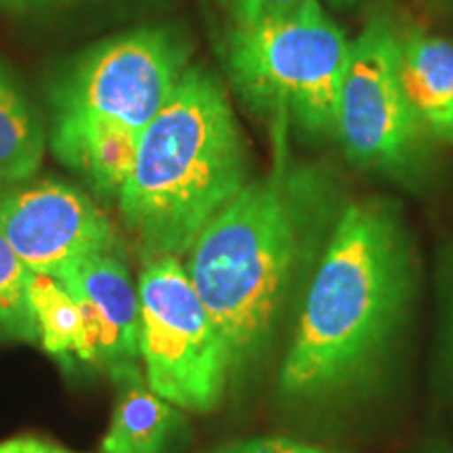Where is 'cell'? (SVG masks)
Here are the masks:
<instances>
[{
  "mask_svg": "<svg viewBox=\"0 0 453 453\" xmlns=\"http://www.w3.org/2000/svg\"><path fill=\"white\" fill-rule=\"evenodd\" d=\"M47 151V130L26 93L0 65V187L30 180Z\"/></svg>",
  "mask_w": 453,
  "mask_h": 453,
  "instance_id": "13",
  "label": "cell"
},
{
  "mask_svg": "<svg viewBox=\"0 0 453 453\" xmlns=\"http://www.w3.org/2000/svg\"><path fill=\"white\" fill-rule=\"evenodd\" d=\"M449 288H451V326H453V263H451V280H449Z\"/></svg>",
  "mask_w": 453,
  "mask_h": 453,
  "instance_id": "23",
  "label": "cell"
},
{
  "mask_svg": "<svg viewBox=\"0 0 453 453\" xmlns=\"http://www.w3.org/2000/svg\"><path fill=\"white\" fill-rule=\"evenodd\" d=\"M0 453H76L38 437H15L0 443Z\"/></svg>",
  "mask_w": 453,
  "mask_h": 453,
  "instance_id": "17",
  "label": "cell"
},
{
  "mask_svg": "<svg viewBox=\"0 0 453 453\" xmlns=\"http://www.w3.org/2000/svg\"><path fill=\"white\" fill-rule=\"evenodd\" d=\"M110 378L116 399L101 453H168L183 428L179 407L150 387L141 364L116 367Z\"/></svg>",
  "mask_w": 453,
  "mask_h": 453,
  "instance_id": "11",
  "label": "cell"
},
{
  "mask_svg": "<svg viewBox=\"0 0 453 453\" xmlns=\"http://www.w3.org/2000/svg\"><path fill=\"white\" fill-rule=\"evenodd\" d=\"M252 156L223 81L191 64L139 141L118 211L141 258H183L248 185Z\"/></svg>",
  "mask_w": 453,
  "mask_h": 453,
  "instance_id": "3",
  "label": "cell"
},
{
  "mask_svg": "<svg viewBox=\"0 0 453 453\" xmlns=\"http://www.w3.org/2000/svg\"><path fill=\"white\" fill-rule=\"evenodd\" d=\"M139 141L141 134L107 120H57L49 133L57 160L95 196L116 202L134 168Z\"/></svg>",
  "mask_w": 453,
  "mask_h": 453,
  "instance_id": "10",
  "label": "cell"
},
{
  "mask_svg": "<svg viewBox=\"0 0 453 453\" xmlns=\"http://www.w3.org/2000/svg\"><path fill=\"white\" fill-rule=\"evenodd\" d=\"M32 271L21 263L7 237L0 234V344H38L30 304Z\"/></svg>",
  "mask_w": 453,
  "mask_h": 453,
  "instance_id": "15",
  "label": "cell"
},
{
  "mask_svg": "<svg viewBox=\"0 0 453 453\" xmlns=\"http://www.w3.org/2000/svg\"><path fill=\"white\" fill-rule=\"evenodd\" d=\"M413 281L416 254L401 208L380 196L344 203L303 288L281 395L319 401L365 378L403 321Z\"/></svg>",
  "mask_w": 453,
  "mask_h": 453,
  "instance_id": "2",
  "label": "cell"
},
{
  "mask_svg": "<svg viewBox=\"0 0 453 453\" xmlns=\"http://www.w3.org/2000/svg\"><path fill=\"white\" fill-rule=\"evenodd\" d=\"M401 81L428 137L453 145V42L422 30L401 32Z\"/></svg>",
  "mask_w": 453,
  "mask_h": 453,
  "instance_id": "12",
  "label": "cell"
},
{
  "mask_svg": "<svg viewBox=\"0 0 453 453\" xmlns=\"http://www.w3.org/2000/svg\"><path fill=\"white\" fill-rule=\"evenodd\" d=\"M0 7L7 11H27L30 0H0Z\"/></svg>",
  "mask_w": 453,
  "mask_h": 453,
  "instance_id": "19",
  "label": "cell"
},
{
  "mask_svg": "<svg viewBox=\"0 0 453 453\" xmlns=\"http://www.w3.org/2000/svg\"><path fill=\"white\" fill-rule=\"evenodd\" d=\"M265 3H269L271 7H277L283 11H294L300 7H307V4L313 3V0H265Z\"/></svg>",
  "mask_w": 453,
  "mask_h": 453,
  "instance_id": "18",
  "label": "cell"
},
{
  "mask_svg": "<svg viewBox=\"0 0 453 453\" xmlns=\"http://www.w3.org/2000/svg\"><path fill=\"white\" fill-rule=\"evenodd\" d=\"M189 38L174 26H145L95 44L50 87L57 120H107L143 134L191 65Z\"/></svg>",
  "mask_w": 453,
  "mask_h": 453,
  "instance_id": "7",
  "label": "cell"
},
{
  "mask_svg": "<svg viewBox=\"0 0 453 453\" xmlns=\"http://www.w3.org/2000/svg\"><path fill=\"white\" fill-rule=\"evenodd\" d=\"M211 453H330L321 447L298 443V441L283 439V437H263V439H248L240 443H229L219 447Z\"/></svg>",
  "mask_w": 453,
  "mask_h": 453,
  "instance_id": "16",
  "label": "cell"
},
{
  "mask_svg": "<svg viewBox=\"0 0 453 453\" xmlns=\"http://www.w3.org/2000/svg\"><path fill=\"white\" fill-rule=\"evenodd\" d=\"M334 139L357 168L410 185L424 177L430 139L401 81V30L373 15L350 41L340 82Z\"/></svg>",
  "mask_w": 453,
  "mask_h": 453,
  "instance_id": "5",
  "label": "cell"
},
{
  "mask_svg": "<svg viewBox=\"0 0 453 453\" xmlns=\"http://www.w3.org/2000/svg\"><path fill=\"white\" fill-rule=\"evenodd\" d=\"M326 3L334 9H349V7H353V4L359 3V0H326Z\"/></svg>",
  "mask_w": 453,
  "mask_h": 453,
  "instance_id": "22",
  "label": "cell"
},
{
  "mask_svg": "<svg viewBox=\"0 0 453 453\" xmlns=\"http://www.w3.org/2000/svg\"><path fill=\"white\" fill-rule=\"evenodd\" d=\"M0 234L32 273L50 277L118 248L116 229L93 197L55 179L0 187Z\"/></svg>",
  "mask_w": 453,
  "mask_h": 453,
  "instance_id": "8",
  "label": "cell"
},
{
  "mask_svg": "<svg viewBox=\"0 0 453 453\" xmlns=\"http://www.w3.org/2000/svg\"><path fill=\"white\" fill-rule=\"evenodd\" d=\"M27 290L38 344L61 365L72 367L81 359L82 350V315L76 300L64 281L50 275L32 273Z\"/></svg>",
  "mask_w": 453,
  "mask_h": 453,
  "instance_id": "14",
  "label": "cell"
},
{
  "mask_svg": "<svg viewBox=\"0 0 453 453\" xmlns=\"http://www.w3.org/2000/svg\"><path fill=\"white\" fill-rule=\"evenodd\" d=\"M226 82L273 134L334 137L350 41L321 0L283 11L265 0H212Z\"/></svg>",
  "mask_w": 453,
  "mask_h": 453,
  "instance_id": "4",
  "label": "cell"
},
{
  "mask_svg": "<svg viewBox=\"0 0 453 453\" xmlns=\"http://www.w3.org/2000/svg\"><path fill=\"white\" fill-rule=\"evenodd\" d=\"M342 206L330 174L292 162L286 137L275 139L271 173L248 180L185 254L187 275L225 342L231 378L269 347Z\"/></svg>",
  "mask_w": 453,
  "mask_h": 453,
  "instance_id": "1",
  "label": "cell"
},
{
  "mask_svg": "<svg viewBox=\"0 0 453 453\" xmlns=\"http://www.w3.org/2000/svg\"><path fill=\"white\" fill-rule=\"evenodd\" d=\"M57 280L64 281L82 315L78 364L107 373L120 365L141 364L139 288L118 250L78 260Z\"/></svg>",
  "mask_w": 453,
  "mask_h": 453,
  "instance_id": "9",
  "label": "cell"
},
{
  "mask_svg": "<svg viewBox=\"0 0 453 453\" xmlns=\"http://www.w3.org/2000/svg\"><path fill=\"white\" fill-rule=\"evenodd\" d=\"M424 4H428V7L433 9H449L453 11V0H422Z\"/></svg>",
  "mask_w": 453,
  "mask_h": 453,
  "instance_id": "21",
  "label": "cell"
},
{
  "mask_svg": "<svg viewBox=\"0 0 453 453\" xmlns=\"http://www.w3.org/2000/svg\"><path fill=\"white\" fill-rule=\"evenodd\" d=\"M137 288L139 355L150 387L179 410H217L231 380L229 357L183 258L145 260Z\"/></svg>",
  "mask_w": 453,
  "mask_h": 453,
  "instance_id": "6",
  "label": "cell"
},
{
  "mask_svg": "<svg viewBox=\"0 0 453 453\" xmlns=\"http://www.w3.org/2000/svg\"><path fill=\"white\" fill-rule=\"evenodd\" d=\"M70 0H30V9H42V7H55V4H65Z\"/></svg>",
  "mask_w": 453,
  "mask_h": 453,
  "instance_id": "20",
  "label": "cell"
}]
</instances>
